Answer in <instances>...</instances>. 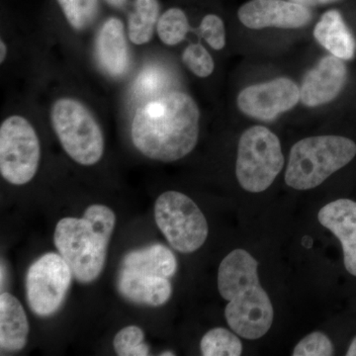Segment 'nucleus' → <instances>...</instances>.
Returning a JSON list of instances; mask_svg holds the SVG:
<instances>
[{
    "mask_svg": "<svg viewBox=\"0 0 356 356\" xmlns=\"http://www.w3.org/2000/svg\"><path fill=\"white\" fill-rule=\"evenodd\" d=\"M200 111L193 98L172 91L149 100L136 112L131 138L147 158L163 163L184 159L198 142Z\"/></svg>",
    "mask_w": 356,
    "mask_h": 356,
    "instance_id": "obj_1",
    "label": "nucleus"
},
{
    "mask_svg": "<svg viewBox=\"0 0 356 356\" xmlns=\"http://www.w3.org/2000/svg\"><path fill=\"white\" fill-rule=\"evenodd\" d=\"M259 262L250 252L236 248L229 252L218 270V289L228 301L225 317L238 336L261 339L273 325L274 310L259 277Z\"/></svg>",
    "mask_w": 356,
    "mask_h": 356,
    "instance_id": "obj_2",
    "label": "nucleus"
},
{
    "mask_svg": "<svg viewBox=\"0 0 356 356\" xmlns=\"http://www.w3.org/2000/svg\"><path fill=\"white\" fill-rule=\"evenodd\" d=\"M115 225V213L102 204L89 206L83 218L58 221L54 243L79 282L91 283L99 277Z\"/></svg>",
    "mask_w": 356,
    "mask_h": 356,
    "instance_id": "obj_3",
    "label": "nucleus"
},
{
    "mask_svg": "<svg viewBox=\"0 0 356 356\" xmlns=\"http://www.w3.org/2000/svg\"><path fill=\"white\" fill-rule=\"evenodd\" d=\"M356 156V144L341 136H316L299 140L290 151L285 182L297 191L315 188Z\"/></svg>",
    "mask_w": 356,
    "mask_h": 356,
    "instance_id": "obj_4",
    "label": "nucleus"
},
{
    "mask_svg": "<svg viewBox=\"0 0 356 356\" xmlns=\"http://www.w3.org/2000/svg\"><path fill=\"white\" fill-rule=\"evenodd\" d=\"M51 123L63 149L81 165H93L104 154V137L88 107L74 98H60L51 109Z\"/></svg>",
    "mask_w": 356,
    "mask_h": 356,
    "instance_id": "obj_5",
    "label": "nucleus"
},
{
    "mask_svg": "<svg viewBox=\"0 0 356 356\" xmlns=\"http://www.w3.org/2000/svg\"><path fill=\"white\" fill-rule=\"evenodd\" d=\"M284 165L277 136L264 126L247 129L238 140L236 175L238 184L252 193L264 192L273 184Z\"/></svg>",
    "mask_w": 356,
    "mask_h": 356,
    "instance_id": "obj_6",
    "label": "nucleus"
},
{
    "mask_svg": "<svg viewBox=\"0 0 356 356\" xmlns=\"http://www.w3.org/2000/svg\"><path fill=\"white\" fill-rule=\"evenodd\" d=\"M154 220L172 248L182 254L196 252L207 240V220L196 203L181 192L166 191L159 196Z\"/></svg>",
    "mask_w": 356,
    "mask_h": 356,
    "instance_id": "obj_7",
    "label": "nucleus"
},
{
    "mask_svg": "<svg viewBox=\"0 0 356 356\" xmlns=\"http://www.w3.org/2000/svg\"><path fill=\"white\" fill-rule=\"evenodd\" d=\"M41 146L31 123L13 115L0 126V173L13 185L31 181L38 170Z\"/></svg>",
    "mask_w": 356,
    "mask_h": 356,
    "instance_id": "obj_8",
    "label": "nucleus"
},
{
    "mask_svg": "<svg viewBox=\"0 0 356 356\" xmlns=\"http://www.w3.org/2000/svg\"><path fill=\"white\" fill-rule=\"evenodd\" d=\"M72 269L60 254L48 252L31 264L26 275V299L40 317L54 315L69 291Z\"/></svg>",
    "mask_w": 356,
    "mask_h": 356,
    "instance_id": "obj_9",
    "label": "nucleus"
},
{
    "mask_svg": "<svg viewBox=\"0 0 356 356\" xmlns=\"http://www.w3.org/2000/svg\"><path fill=\"white\" fill-rule=\"evenodd\" d=\"M300 88L292 79L278 77L268 83L248 86L236 98L243 114L261 121H270L296 106Z\"/></svg>",
    "mask_w": 356,
    "mask_h": 356,
    "instance_id": "obj_10",
    "label": "nucleus"
},
{
    "mask_svg": "<svg viewBox=\"0 0 356 356\" xmlns=\"http://www.w3.org/2000/svg\"><path fill=\"white\" fill-rule=\"evenodd\" d=\"M309 7L291 0H250L238 8V20L250 29H298L312 20Z\"/></svg>",
    "mask_w": 356,
    "mask_h": 356,
    "instance_id": "obj_11",
    "label": "nucleus"
},
{
    "mask_svg": "<svg viewBox=\"0 0 356 356\" xmlns=\"http://www.w3.org/2000/svg\"><path fill=\"white\" fill-rule=\"evenodd\" d=\"M346 79L348 70L343 60L332 55L323 58L304 77L300 100L308 107L327 104L341 92Z\"/></svg>",
    "mask_w": 356,
    "mask_h": 356,
    "instance_id": "obj_12",
    "label": "nucleus"
},
{
    "mask_svg": "<svg viewBox=\"0 0 356 356\" xmlns=\"http://www.w3.org/2000/svg\"><path fill=\"white\" fill-rule=\"evenodd\" d=\"M318 219L339 238L343 245L344 266L356 276V202L339 199L327 204L318 212Z\"/></svg>",
    "mask_w": 356,
    "mask_h": 356,
    "instance_id": "obj_13",
    "label": "nucleus"
},
{
    "mask_svg": "<svg viewBox=\"0 0 356 356\" xmlns=\"http://www.w3.org/2000/svg\"><path fill=\"white\" fill-rule=\"evenodd\" d=\"M98 65L105 74L120 79L130 67V54L125 28L120 19L112 17L103 24L95 43Z\"/></svg>",
    "mask_w": 356,
    "mask_h": 356,
    "instance_id": "obj_14",
    "label": "nucleus"
},
{
    "mask_svg": "<svg viewBox=\"0 0 356 356\" xmlns=\"http://www.w3.org/2000/svg\"><path fill=\"white\" fill-rule=\"evenodd\" d=\"M118 289L124 298L147 307L163 306L172 294L168 278L138 273L122 267L118 276Z\"/></svg>",
    "mask_w": 356,
    "mask_h": 356,
    "instance_id": "obj_15",
    "label": "nucleus"
},
{
    "mask_svg": "<svg viewBox=\"0 0 356 356\" xmlns=\"http://www.w3.org/2000/svg\"><path fill=\"white\" fill-rule=\"evenodd\" d=\"M29 323L23 306L8 292L0 295V346L2 350L19 351L25 348Z\"/></svg>",
    "mask_w": 356,
    "mask_h": 356,
    "instance_id": "obj_16",
    "label": "nucleus"
},
{
    "mask_svg": "<svg viewBox=\"0 0 356 356\" xmlns=\"http://www.w3.org/2000/svg\"><path fill=\"white\" fill-rule=\"evenodd\" d=\"M314 37L334 57L346 60L355 57V40L341 14L334 9L323 14L314 29Z\"/></svg>",
    "mask_w": 356,
    "mask_h": 356,
    "instance_id": "obj_17",
    "label": "nucleus"
},
{
    "mask_svg": "<svg viewBox=\"0 0 356 356\" xmlns=\"http://www.w3.org/2000/svg\"><path fill=\"white\" fill-rule=\"evenodd\" d=\"M122 267L168 280L177 273V261L170 248L156 243L129 252Z\"/></svg>",
    "mask_w": 356,
    "mask_h": 356,
    "instance_id": "obj_18",
    "label": "nucleus"
},
{
    "mask_svg": "<svg viewBox=\"0 0 356 356\" xmlns=\"http://www.w3.org/2000/svg\"><path fill=\"white\" fill-rule=\"evenodd\" d=\"M159 14L158 0H136L135 11L128 18V36L133 44L140 46L151 42Z\"/></svg>",
    "mask_w": 356,
    "mask_h": 356,
    "instance_id": "obj_19",
    "label": "nucleus"
},
{
    "mask_svg": "<svg viewBox=\"0 0 356 356\" xmlns=\"http://www.w3.org/2000/svg\"><path fill=\"white\" fill-rule=\"evenodd\" d=\"M200 348L204 356H238L243 353L242 341L224 327L208 332L201 339Z\"/></svg>",
    "mask_w": 356,
    "mask_h": 356,
    "instance_id": "obj_20",
    "label": "nucleus"
},
{
    "mask_svg": "<svg viewBox=\"0 0 356 356\" xmlns=\"http://www.w3.org/2000/svg\"><path fill=\"white\" fill-rule=\"evenodd\" d=\"M188 18L180 8H170L159 17L156 32L161 41L168 46L181 43L191 31Z\"/></svg>",
    "mask_w": 356,
    "mask_h": 356,
    "instance_id": "obj_21",
    "label": "nucleus"
},
{
    "mask_svg": "<svg viewBox=\"0 0 356 356\" xmlns=\"http://www.w3.org/2000/svg\"><path fill=\"white\" fill-rule=\"evenodd\" d=\"M65 19L76 31H83L95 23L98 0H57Z\"/></svg>",
    "mask_w": 356,
    "mask_h": 356,
    "instance_id": "obj_22",
    "label": "nucleus"
},
{
    "mask_svg": "<svg viewBox=\"0 0 356 356\" xmlns=\"http://www.w3.org/2000/svg\"><path fill=\"white\" fill-rule=\"evenodd\" d=\"M145 334L137 325L123 327L114 337L115 353L120 356H146L149 346L144 343Z\"/></svg>",
    "mask_w": 356,
    "mask_h": 356,
    "instance_id": "obj_23",
    "label": "nucleus"
},
{
    "mask_svg": "<svg viewBox=\"0 0 356 356\" xmlns=\"http://www.w3.org/2000/svg\"><path fill=\"white\" fill-rule=\"evenodd\" d=\"M165 83V74L163 70L156 65L146 67L140 72L135 84H134V95L137 98L156 97L161 92Z\"/></svg>",
    "mask_w": 356,
    "mask_h": 356,
    "instance_id": "obj_24",
    "label": "nucleus"
},
{
    "mask_svg": "<svg viewBox=\"0 0 356 356\" xmlns=\"http://www.w3.org/2000/svg\"><path fill=\"white\" fill-rule=\"evenodd\" d=\"M182 62L196 76L207 77L214 72L212 56L201 44H191L182 54Z\"/></svg>",
    "mask_w": 356,
    "mask_h": 356,
    "instance_id": "obj_25",
    "label": "nucleus"
},
{
    "mask_svg": "<svg viewBox=\"0 0 356 356\" xmlns=\"http://www.w3.org/2000/svg\"><path fill=\"white\" fill-rule=\"evenodd\" d=\"M334 348L329 337L321 332H314L304 337L295 346L294 356H331Z\"/></svg>",
    "mask_w": 356,
    "mask_h": 356,
    "instance_id": "obj_26",
    "label": "nucleus"
},
{
    "mask_svg": "<svg viewBox=\"0 0 356 356\" xmlns=\"http://www.w3.org/2000/svg\"><path fill=\"white\" fill-rule=\"evenodd\" d=\"M198 31L200 36L214 50H222L226 44V29L224 22L215 14H208L203 18Z\"/></svg>",
    "mask_w": 356,
    "mask_h": 356,
    "instance_id": "obj_27",
    "label": "nucleus"
},
{
    "mask_svg": "<svg viewBox=\"0 0 356 356\" xmlns=\"http://www.w3.org/2000/svg\"><path fill=\"white\" fill-rule=\"evenodd\" d=\"M291 1L296 2V3L301 4V6L311 8V7L325 6V4L332 3V2L339 1V0H291Z\"/></svg>",
    "mask_w": 356,
    "mask_h": 356,
    "instance_id": "obj_28",
    "label": "nucleus"
},
{
    "mask_svg": "<svg viewBox=\"0 0 356 356\" xmlns=\"http://www.w3.org/2000/svg\"><path fill=\"white\" fill-rule=\"evenodd\" d=\"M0 51H1V55H0V63H3L6 60V54H7V48L6 44L4 43L3 40L0 41Z\"/></svg>",
    "mask_w": 356,
    "mask_h": 356,
    "instance_id": "obj_29",
    "label": "nucleus"
},
{
    "mask_svg": "<svg viewBox=\"0 0 356 356\" xmlns=\"http://www.w3.org/2000/svg\"><path fill=\"white\" fill-rule=\"evenodd\" d=\"M346 355L356 356V337H355L353 341H351L350 348H348V353H346Z\"/></svg>",
    "mask_w": 356,
    "mask_h": 356,
    "instance_id": "obj_30",
    "label": "nucleus"
},
{
    "mask_svg": "<svg viewBox=\"0 0 356 356\" xmlns=\"http://www.w3.org/2000/svg\"><path fill=\"white\" fill-rule=\"evenodd\" d=\"M109 6L113 7H121L123 6V4L125 3L126 0H105Z\"/></svg>",
    "mask_w": 356,
    "mask_h": 356,
    "instance_id": "obj_31",
    "label": "nucleus"
},
{
    "mask_svg": "<svg viewBox=\"0 0 356 356\" xmlns=\"http://www.w3.org/2000/svg\"><path fill=\"white\" fill-rule=\"evenodd\" d=\"M161 356H165V355H175V353H172V351H165V353H163L161 355Z\"/></svg>",
    "mask_w": 356,
    "mask_h": 356,
    "instance_id": "obj_32",
    "label": "nucleus"
}]
</instances>
